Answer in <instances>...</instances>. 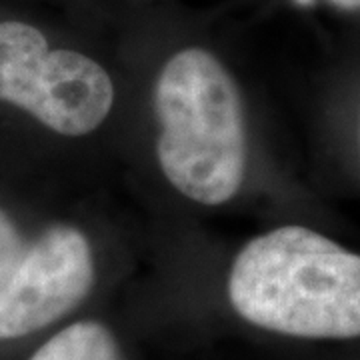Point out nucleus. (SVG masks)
<instances>
[{
    "mask_svg": "<svg viewBox=\"0 0 360 360\" xmlns=\"http://www.w3.org/2000/svg\"><path fill=\"white\" fill-rule=\"evenodd\" d=\"M229 296L245 321L298 338L360 336V255L304 226H281L238 252Z\"/></svg>",
    "mask_w": 360,
    "mask_h": 360,
    "instance_id": "nucleus-1",
    "label": "nucleus"
},
{
    "mask_svg": "<svg viewBox=\"0 0 360 360\" xmlns=\"http://www.w3.org/2000/svg\"><path fill=\"white\" fill-rule=\"evenodd\" d=\"M340 11H360V0H328Z\"/></svg>",
    "mask_w": 360,
    "mask_h": 360,
    "instance_id": "nucleus-7",
    "label": "nucleus"
},
{
    "mask_svg": "<svg viewBox=\"0 0 360 360\" xmlns=\"http://www.w3.org/2000/svg\"><path fill=\"white\" fill-rule=\"evenodd\" d=\"M25 252V246L20 240V234L2 210H0V284L6 281L14 264L18 262L20 255Z\"/></svg>",
    "mask_w": 360,
    "mask_h": 360,
    "instance_id": "nucleus-6",
    "label": "nucleus"
},
{
    "mask_svg": "<svg viewBox=\"0 0 360 360\" xmlns=\"http://www.w3.org/2000/svg\"><path fill=\"white\" fill-rule=\"evenodd\" d=\"M94 283L89 240L72 226H52L20 255L0 284V340L37 333L82 302Z\"/></svg>",
    "mask_w": 360,
    "mask_h": 360,
    "instance_id": "nucleus-4",
    "label": "nucleus"
},
{
    "mask_svg": "<svg viewBox=\"0 0 360 360\" xmlns=\"http://www.w3.org/2000/svg\"><path fill=\"white\" fill-rule=\"evenodd\" d=\"M30 360H120L112 333L101 322H77L54 335Z\"/></svg>",
    "mask_w": 360,
    "mask_h": 360,
    "instance_id": "nucleus-5",
    "label": "nucleus"
},
{
    "mask_svg": "<svg viewBox=\"0 0 360 360\" xmlns=\"http://www.w3.org/2000/svg\"><path fill=\"white\" fill-rule=\"evenodd\" d=\"M0 101L66 136L98 129L115 101L103 66L75 51H51L34 26L0 22Z\"/></svg>",
    "mask_w": 360,
    "mask_h": 360,
    "instance_id": "nucleus-3",
    "label": "nucleus"
},
{
    "mask_svg": "<svg viewBox=\"0 0 360 360\" xmlns=\"http://www.w3.org/2000/svg\"><path fill=\"white\" fill-rule=\"evenodd\" d=\"M158 162L184 196L217 206L238 193L246 167L243 104L226 68L208 51L184 49L155 86Z\"/></svg>",
    "mask_w": 360,
    "mask_h": 360,
    "instance_id": "nucleus-2",
    "label": "nucleus"
}]
</instances>
